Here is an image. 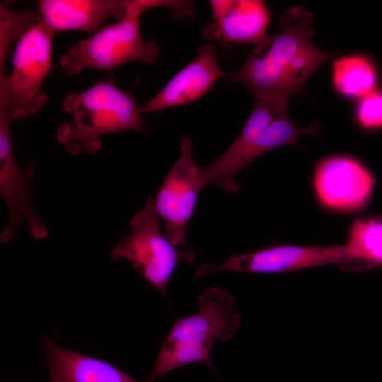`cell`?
Instances as JSON below:
<instances>
[{"label":"cell","instance_id":"1","mask_svg":"<svg viewBox=\"0 0 382 382\" xmlns=\"http://www.w3.org/2000/svg\"><path fill=\"white\" fill-rule=\"evenodd\" d=\"M313 16L301 6L286 10L281 30L253 47L244 62L230 74L228 83H244L254 98L289 100L306 81L336 54L312 42Z\"/></svg>","mask_w":382,"mask_h":382},{"label":"cell","instance_id":"2","mask_svg":"<svg viewBox=\"0 0 382 382\" xmlns=\"http://www.w3.org/2000/svg\"><path fill=\"white\" fill-rule=\"evenodd\" d=\"M254 101L237 139L218 158L199 168L203 187L214 185L226 192H236L241 188L237 175L256 158L279 146L295 145L301 136L320 133L318 122L302 127L290 120L288 100L254 98Z\"/></svg>","mask_w":382,"mask_h":382},{"label":"cell","instance_id":"3","mask_svg":"<svg viewBox=\"0 0 382 382\" xmlns=\"http://www.w3.org/2000/svg\"><path fill=\"white\" fill-rule=\"evenodd\" d=\"M69 119L57 127L56 138L73 156L94 154L102 146L101 136L144 127L140 108L132 95L112 81H98L82 92H71L62 103Z\"/></svg>","mask_w":382,"mask_h":382},{"label":"cell","instance_id":"4","mask_svg":"<svg viewBox=\"0 0 382 382\" xmlns=\"http://www.w3.org/2000/svg\"><path fill=\"white\" fill-rule=\"evenodd\" d=\"M197 303L195 313L175 321L146 382H154L187 364L204 363L213 369L210 354L214 342L228 340L235 335L241 318L231 294L210 287L197 298Z\"/></svg>","mask_w":382,"mask_h":382},{"label":"cell","instance_id":"5","mask_svg":"<svg viewBox=\"0 0 382 382\" xmlns=\"http://www.w3.org/2000/svg\"><path fill=\"white\" fill-rule=\"evenodd\" d=\"M147 1L125 0L124 18L80 40L60 57L61 66L76 74L84 69L109 71L133 61L154 64L158 55L157 44L144 40L139 30L141 14L150 9Z\"/></svg>","mask_w":382,"mask_h":382},{"label":"cell","instance_id":"6","mask_svg":"<svg viewBox=\"0 0 382 382\" xmlns=\"http://www.w3.org/2000/svg\"><path fill=\"white\" fill-rule=\"evenodd\" d=\"M56 33L42 18L17 40L11 73L0 69V88L7 93L12 120L34 114L46 104L47 95L42 85L52 66Z\"/></svg>","mask_w":382,"mask_h":382},{"label":"cell","instance_id":"7","mask_svg":"<svg viewBox=\"0 0 382 382\" xmlns=\"http://www.w3.org/2000/svg\"><path fill=\"white\" fill-rule=\"evenodd\" d=\"M154 198L136 212L131 232L110 252L113 260L126 259L155 288L166 294L168 282L179 261L191 263L195 255L191 250L173 245L162 233Z\"/></svg>","mask_w":382,"mask_h":382},{"label":"cell","instance_id":"8","mask_svg":"<svg viewBox=\"0 0 382 382\" xmlns=\"http://www.w3.org/2000/svg\"><path fill=\"white\" fill-rule=\"evenodd\" d=\"M352 262L346 244L333 246L275 245L233 255L220 265H202L197 270L195 276L199 277L215 271L273 274L332 264L350 267Z\"/></svg>","mask_w":382,"mask_h":382},{"label":"cell","instance_id":"9","mask_svg":"<svg viewBox=\"0 0 382 382\" xmlns=\"http://www.w3.org/2000/svg\"><path fill=\"white\" fill-rule=\"evenodd\" d=\"M202 187L199 167L192 158L191 140L183 137L180 156L154 198L157 214L165 223L163 233L175 246L185 245L188 222Z\"/></svg>","mask_w":382,"mask_h":382},{"label":"cell","instance_id":"10","mask_svg":"<svg viewBox=\"0 0 382 382\" xmlns=\"http://www.w3.org/2000/svg\"><path fill=\"white\" fill-rule=\"evenodd\" d=\"M313 187L321 204L332 210H363L373 197L376 178L358 160L345 156L322 159L313 173Z\"/></svg>","mask_w":382,"mask_h":382},{"label":"cell","instance_id":"11","mask_svg":"<svg viewBox=\"0 0 382 382\" xmlns=\"http://www.w3.org/2000/svg\"><path fill=\"white\" fill-rule=\"evenodd\" d=\"M11 115L0 112V192L8 208V221L0 240L8 243L15 236L21 221L26 220L30 235L35 238L47 236V228L31 202L30 181L35 166L22 170L15 158L11 137Z\"/></svg>","mask_w":382,"mask_h":382},{"label":"cell","instance_id":"12","mask_svg":"<svg viewBox=\"0 0 382 382\" xmlns=\"http://www.w3.org/2000/svg\"><path fill=\"white\" fill-rule=\"evenodd\" d=\"M212 23L204 36L222 44H250L253 47L268 36L270 14L260 0H212Z\"/></svg>","mask_w":382,"mask_h":382},{"label":"cell","instance_id":"13","mask_svg":"<svg viewBox=\"0 0 382 382\" xmlns=\"http://www.w3.org/2000/svg\"><path fill=\"white\" fill-rule=\"evenodd\" d=\"M226 74L219 67L216 47L206 44L197 51L196 57L178 71L152 98L139 108L141 114L185 105L198 100L214 82Z\"/></svg>","mask_w":382,"mask_h":382},{"label":"cell","instance_id":"14","mask_svg":"<svg viewBox=\"0 0 382 382\" xmlns=\"http://www.w3.org/2000/svg\"><path fill=\"white\" fill-rule=\"evenodd\" d=\"M37 11L54 30L97 32L110 16L122 20L126 13L121 0H41Z\"/></svg>","mask_w":382,"mask_h":382},{"label":"cell","instance_id":"15","mask_svg":"<svg viewBox=\"0 0 382 382\" xmlns=\"http://www.w3.org/2000/svg\"><path fill=\"white\" fill-rule=\"evenodd\" d=\"M51 382H139L112 365L79 354L45 340Z\"/></svg>","mask_w":382,"mask_h":382},{"label":"cell","instance_id":"16","mask_svg":"<svg viewBox=\"0 0 382 382\" xmlns=\"http://www.w3.org/2000/svg\"><path fill=\"white\" fill-rule=\"evenodd\" d=\"M346 245L352 269L382 268V216L355 219L350 225Z\"/></svg>","mask_w":382,"mask_h":382},{"label":"cell","instance_id":"17","mask_svg":"<svg viewBox=\"0 0 382 382\" xmlns=\"http://www.w3.org/2000/svg\"><path fill=\"white\" fill-rule=\"evenodd\" d=\"M332 80L335 88L342 95L361 98L376 89L378 74L368 57L353 54L334 60Z\"/></svg>","mask_w":382,"mask_h":382},{"label":"cell","instance_id":"18","mask_svg":"<svg viewBox=\"0 0 382 382\" xmlns=\"http://www.w3.org/2000/svg\"><path fill=\"white\" fill-rule=\"evenodd\" d=\"M42 16L38 11H16L0 4V54H8L11 44L19 40Z\"/></svg>","mask_w":382,"mask_h":382},{"label":"cell","instance_id":"19","mask_svg":"<svg viewBox=\"0 0 382 382\" xmlns=\"http://www.w3.org/2000/svg\"><path fill=\"white\" fill-rule=\"evenodd\" d=\"M356 119L359 126L366 130L382 129V91L375 89L360 98Z\"/></svg>","mask_w":382,"mask_h":382}]
</instances>
